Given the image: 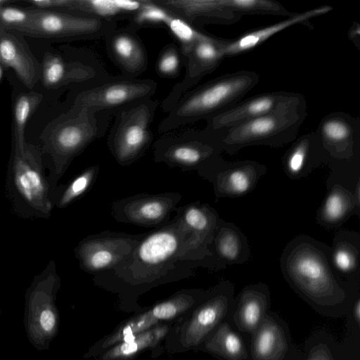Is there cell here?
Instances as JSON below:
<instances>
[{
	"mask_svg": "<svg viewBox=\"0 0 360 360\" xmlns=\"http://www.w3.org/2000/svg\"><path fill=\"white\" fill-rule=\"evenodd\" d=\"M112 116L110 112L72 105L44 129L39 148L49 162L52 191L72 159L106 133Z\"/></svg>",
	"mask_w": 360,
	"mask_h": 360,
	"instance_id": "1",
	"label": "cell"
},
{
	"mask_svg": "<svg viewBox=\"0 0 360 360\" xmlns=\"http://www.w3.org/2000/svg\"><path fill=\"white\" fill-rule=\"evenodd\" d=\"M259 81L253 71L240 70L218 77L185 94L169 110L158 127L168 132L207 120L240 101Z\"/></svg>",
	"mask_w": 360,
	"mask_h": 360,
	"instance_id": "2",
	"label": "cell"
},
{
	"mask_svg": "<svg viewBox=\"0 0 360 360\" xmlns=\"http://www.w3.org/2000/svg\"><path fill=\"white\" fill-rule=\"evenodd\" d=\"M39 148L26 143L12 147L6 178V196L12 212L22 219H48L53 207V193Z\"/></svg>",
	"mask_w": 360,
	"mask_h": 360,
	"instance_id": "3",
	"label": "cell"
},
{
	"mask_svg": "<svg viewBox=\"0 0 360 360\" xmlns=\"http://www.w3.org/2000/svg\"><path fill=\"white\" fill-rule=\"evenodd\" d=\"M60 286L55 262L51 260L26 290L23 323L27 340L37 351L48 350L58 333L60 314L56 301Z\"/></svg>",
	"mask_w": 360,
	"mask_h": 360,
	"instance_id": "4",
	"label": "cell"
},
{
	"mask_svg": "<svg viewBox=\"0 0 360 360\" xmlns=\"http://www.w3.org/2000/svg\"><path fill=\"white\" fill-rule=\"evenodd\" d=\"M307 115L306 101L252 119L219 134L221 146L283 143L294 139Z\"/></svg>",
	"mask_w": 360,
	"mask_h": 360,
	"instance_id": "5",
	"label": "cell"
},
{
	"mask_svg": "<svg viewBox=\"0 0 360 360\" xmlns=\"http://www.w3.org/2000/svg\"><path fill=\"white\" fill-rule=\"evenodd\" d=\"M158 101L152 98L117 110L108 138V146L120 162L136 158L151 142V125Z\"/></svg>",
	"mask_w": 360,
	"mask_h": 360,
	"instance_id": "6",
	"label": "cell"
},
{
	"mask_svg": "<svg viewBox=\"0 0 360 360\" xmlns=\"http://www.w3.org/2000/svg\"><path fill=\"white\" fill-rule=\"evenodd\" d=\"M158 89L157 82L126 75L112 77L85 87L73 95L72 105L114 114L131 103L151 98Z\"/></svg>",
	"mask_w": 360,
	"mask_h": 360,
	"instance_id": "7",
	"label": "cell"
},
{
	"mask_svg": "<svg viewBox=\"0 0 360 360\" xmlns=\"http://www.w3.org/2000/svg\"><path fill=\"white\" fill-rule=\"evenodd\" d=\"M116 21L65 11L32 9L29 35L37 37L92 40L103 38Z\"/></svg>",
	"mask_w": 360,
	"mask_h": 360,
	"instance_id": "8",
	"label": "cell"
},
{
	"mask_svg": "<svg viewBox=\"0 0 360 360\" xmlns=\"http://www.w3.org/2000/svg\"><path fill=\"white\" fill-rule=\"evenodd\" d=\"M110 76L101 62L91 52L79 51L66 60L59 54L48 52L41 65L44 86L57 89L70 85L80 88L96 84Z\"/></svg>",
	"mask_w": 360,
	"mask_h": 360,
	"instance_id": "9",
	"label": "cell"
},
{
	"mask_svg": "<svg viewBox=\"0 0 360 360\" xmlns=\"http://www.w3.org/2000/svg\"><path fill=\"white\" fill-rule=\"evenodd\" d=\"M226 42L227 40L209 35L188 46L180 47L185 75L162 101L161 106L165 112H168L202 77L217 68L224 58L222 49Z\"/></svg>",
	"mask_w": 360,
	"mask_h": 360,
	"instance_id": "10",
	"label": "cell"
},
{
	"mask_svg": "<svg viewBox=\"0 0 360 360\" xmlns=\"http://www.w3.org/2000/svg\"><path fill=\"white\" fill-rule=\"evenodd\" d=\"M303 101H305V98L302 94L293 92L280 91L258 94L240 101L207 119L205 129L221 134L252 119Z\"/></svg>",
	"mask_w": 360,
	"mask_h": 360,
	"instance_id": "11",
	"label": "cell"
},
{
	"mask_svg": "<svg viewBox=\"0 0 360 360\" xmlns=\"http://www.w3.org/2000/svg\"><path fill=\"white\" fill-rule=\"evenodd\" d=\"M221 143V135L203 129H178L166 132L155 143L158 155L170 162L193 165L200 162L212 149Z\"/></svg>",
	"mask_w": 360,
	"mask_h": 360,
	"instance_id": "12",
	"label": "cell"
},
{
	"mask_svg": "<svg viewBox=\"0 0 360 360\" xmlns=\"http://www.w3.org/2000/svg\"><path fill=\"white\" fill-rule=\"evenodd\" d=\"M103 39L109 58L124 75L138 77L146 70L148 56L136 30L116 27Z\"/></svg>",
	"mask_w": 360,
	"mask_h": 360,
	"instance_id": "13",
	"label": "cell"
},
{
	"mask_svg": "<svg viewBox=\"0 0 360 360\" xmlns=\"http://www.w3.org/2000/svg\"><path fill=\"white\" fill-rule=\"evenodd\" d=\"M226 310L224 297L212 299L194 310L176 332L177 349L185 351L199 346L219 324Z\"/></svg>",
	"mask_w": 360,
	"mask_h": 360,
	"instance_id": "14",
	"label": "cell"
},
{
	"mask_svg": "<svg viewBox=\"0 0 360 360\" xmlns=\"http://www.w3.org/2000/svg\"><path fill=\"white\" fill-rule=\"evenodd\" d=\"M0 63L12 68L18 78L32 89L41 77V65L19 35L0 25Z\"/></svg>",
	"mask_w": 360,
	"mask_h": 360,
	"instance_id": "15",
	"label": "cell"
},
{
	"mask_svg": "<svg viewBox=\"0 0 360 360\" xmlns=\"http://www.w3.org/2000/svg\"><path fill=\"white\" fill-rule=\"evenodd\" d=\"M328 5L319 6L300 13H294L288 18L262 28L245 33L235 40H227L222 51L224 58L245 53L259 46L277 33L296 25H304L309 20L330 12Z\"/></svg>",
	"mask_w": 360,
	"mask_h": 360,
	"instance_id": "16",
	"label": "cell"
},
{
	"mask_svg": "<svg viewBox=\"0 0 360 360\" xmlns=\"http://www.w3.org/2000/svg\"><path fill=\"white\" fill-rule=\"evenodd\" d=\"M169 331V324L160 323L129 340L107 349L94 358L96 360H134L142 352L155 348Z\"/></svg>",
	"mask_w": 360,
	"mask_h": 360,
	"instance_id": "17",
	"label": "cell"
},
{
	"mask_svg": "<svg viewBox=\"0 0 360 360\" xmlns=\"http://www.w3.org/2000/svg\"><path fill=\"white\" fill-rule=\"evenodd\" d=\"M142 3L143 0H69L63 11L116 21L130 18Z\"/></svg>",
	"mask_w": 360,
	"mask_h": 360,
	"instance_id": "18",
	"label": "cell"
},
{
	"mask_svg": "<svg viewBox=\"0 0 360 360\" xmlns=\"http://www.w3.org/2000/svg\"><path fill=\"white\" fill-rule=\"evenodd\" d=\"M160 323H162L154 317L150 309L131 317L122 322L111 333L93 345L84 354V357H96L107 349L129 340Z\"/></svg>",
	"mask_w": 360,
	"mask_h": 360,
	"instance_id": "19",
	"label": "cell"
},
{
	"mask_svg": "<svg viewBox=\"0 0 360 360\" xmlns=\"http://www.w3.org/2000/svg\"><path fill=\"white\" fill-rule=\"evenodd\" d=\"M316 137L328 146L350 144L359 136L360 124L358 119L345 112H333L321 121L314 131Z\"/></svg>",
	"mask_w": 360,
	"mask_h": 360,
	"instance_id": "20",
	"label": "cell"
},
{
	"mask_svg": "<svg viewBox=\"0 0 360 360\" xmlns=\"http://www.w3.org/2000/svg\"><path fill=\"white\" fill-rule=\"evenodd\" d=\"M178 246L176 234L171 231H160L150 235L139 245L136 256L143 265L156 266L169 260Z\"/></svg>",
	"mask_w": 360,
	"mask_h": 360,
	"instance_id": "21",
	"label": "cell"
},
{
	"mask_svg": "<svg viewBox=\"0 0 360 360\" xmlns=\"http://www.w3.org/2000/svg\"><path fill=\"white\" fill-rule=\"evenodd\" d=\"M286 350L283 330L274 320L267 317L258 328L252 343L255 360H281Z\"/></svg>",
	"mask_w": 360,
	"mask_h": 360,
	"instance_id": "22",
	"label": "cell"
},
{
	"mask_svg": "<svg viewBox=\"0 0 360 360\" xmlns=\"http://www.w3.org/2000/svg\"><path fill=\"white\" fill-rule=\"evenodd\" d=\"M121 243L115 240L91 241L83 244L79 256L88 269L100 270L111 266L121 258Z\"/></svg>",
	"mask_w": 360,
	"mask_h": 360,
	"instance_id": "23",
	"label": "cell"
},
{
	"mask_svg": "<svg viewBox=\"0 0 360 360\" xmlns=\"http://www.w3.org/2000/svg\"><path fill=\"white\" fill-rule=\"evenodd\" d=\"M205 348L226 360H244L247 357L243 341L226 323L220 324L214 333L206 339Z\"/></svg>",
	"mask_w": 360,
	"mask_h": 360,
	"instance_id": "24",
	"label": "cell"
},
{
	"mask_svg": "<svg viewBox=\"0 0 360 360\" xmlns=\"http://www.w3.org/2000/svg\"><path fill=\"white\" fill-rule=\"evenodd\" d=\"M43 95L30 91L18 94L13 103V147L22 149L25 147V129L26 124L40 104Z\"/></svg>",
	"mask_w": 360,
	"mask_h": 360,
	"instance_id": "25",
	"label": "cell"
},
{
	"mask_svg": "<svg viewBox=\"0 0 360 360\" xmlns=\"http://www.w3.org/2000/svg\"><path fill=\"white\" fill-rule=\"evenodd\" d=\"M295 271L304 283L305 288L316 296L326 292L328 281L323 265L311 255H304L297 259Z\"/></svg>",
	"mask_w": 360,
	"mask_h": 360,
	"instance_id": "26",
	"label": "cell"
},
{
	"mask_svg": "<svg viewBox=\"0 0 360 360\" xmlns=\"http://www.w3.org/2000/svg\"><path fill=\"white\" fill-rule=\"evenodd\" d=\"M172 15L153 0H143L140 8L129 18V25L136 30L143 27L165 26Z\"/></svg>",
	"mask_w": 360,
	"mask_h": 360,
	"instance_id": "27",
	"label": "cell"
},
{
	"mask_svg": "<svg viewBox=\"0 0 360 360\" xmlns=\"http://www.w3.org/2000/svg\"><path fill=\"white\" fill-rule=\"evenodd\" d=\"M264 302L259 297H246L240 303L236 314V323L244 331H254L264 314Z\"/></svg>",
	"mask_w": 360,
	"mask_h": 360,
	"instance_id": "28",
	"label": "cell"
},
{
	"mask_svg": "<svg viewBox=\"0 0 360 360\" xmlns=\"http://www.w3.org/2000/svg\"><path fill=\"white\" fill-rule=\"evenodd\" d=\"M193 297L187 294H179L153 307L150 310L154 317L165 323L183 315L194 304Z\"/></svg>",
	"mask_w": 360,
	"mask_h": 360,
	"instance_id": "29",
	"label": "cell"
},
{
	"mask_svg": "<svg viewBox=\"0 0 360 360\" xmlns=\"http://www.w3.org/2000/svg\"><path fill=\"white\" fill-rule=\"evenodd\" d=\"M32 10L4 6L0 9V25L6 30L29 35Z\"/></svg>",
	"mask_w": 360,
	"mask_h": 360,
	"instance_id": "30",
	"label": "cell"
},
{
	"mask_svg": "<svg viewBox=\"0 0 360 360\" xmlns=\"http://www.w3.org/2000/svg\"><path fill=\"white\" fill-rule=\"evenodd\" d=\"M181 60L180 48L176 44H169L165 46L156 60L157 75L167 79L177 77L181 69Z\"/></svg>",
	"mask_w": 360,
	"mask_h": 360,
	"instance_id": "31",
	"label": "cell"
},
{
	"mask_svg": "<svg viewBox=\"0 0 360 360\" xmlns=\"http://www.w3.org/2000/svg\"><path fill=\"white\" fill-rule=\"evenodd\" d=\"M168 207L166 202L160 199H148L133 204L129 214L138 221L151 222L162 218Z\"/></svg>",
	"mask_w": 360,
	"mask_h": 360,
	"instance_id": "32",
	"label": "cell"
},
{
	"mask_svg": "<svg viewBox=\"0 0 360 360\" xmlns=\"http://www.w3.org/2000/svg\"><path fill=\"white\" fill-rule=\"evenodd\" d=\"M165 27L178 39L181 45L180 47L188 46L209 36L198 31L193 25L174 14Z\"/></svg>",
	"mask_w": 360,
	"mask_h": 360,
	"instance_id": "33",
	"label": "cell"
},
{
	"mask_svg": "<svg viewBox=\"0 0 360 360\" xmlns=\"http://www.w3.org/2000/svg\"><path fill=\"white\" fill-rule=\"evenodd\" d=\"M94 174V168H91L76 177L67 186L59 198L54 201L53 205L63 208L81 195L89 187Z\"/></svg>",
	"mask_w": 360,
	"mask_h": 360,
	"instance_id": "34",
	"label": "cell"
},
{
	"mask_svg": "<svg viewBox=\"0 0 360 360\" xmlns=\"http://www.w3.org/2000/svg\"><path fill=\"white\" fill-rule=\"evenodd\" d=\"M315 137V132L306 134L300 137L297 141L295 147L291 151L288 166L293 173L299 172L303 167L310 143Z\"/></svg>",
	"mask_w": 360,
	"mask_h": 360,
	"instance_id": "35",
	"label": "cell"
},
{
	"mask_svg": "<svg viewBox=\"0 0 360 360\" xmlns=\"http://www.w3.org/2000/svg\"><path fill=\"white\" fill-rule=\"evenodd\" d=\"M345 209L344 200L338 193L331 194L324 207L326 217L330 221L338 220L343 214Z\"/></svg>",
	"mask_w": 360,
	"mask_h": 360,
	"instance_id": "36",
	"label": "cell"
},
{
	"mask_svg": "<svg viewBox=\"0 0 360 360\" xmlns=\"http://www.w3.org/2000/svg\"><path fill=\"white\" fill-rule=\"evenodd\" d=\"M184 219L189 227L202 231L207 226V219L205 214L196 207H191L184 214Z\"/></svg>",
	"mask_w": 360,
	"mask_h": 360,
	"instance_id": "37",
	"label": "cell"
},
{
	"mask_svg": "<svg viewBox=\"0 0 360 360\" xmlns=\"http://www.w3.org/2000/svg\"><path fill=\"white\" fill-rule=\"evenodd\" d=\"M219 250L224 257L234 259L238 252V244L235 236L232 234L224 235L219 240Z\"/></svg>",
	"mask_w": 360,
	"mask_h": 360,
	"instance_id": "38",
	"label": "cell"
},
{
	"mask_svg": "<svg viewBox=\"0 0 360 360\" xmlns=\"http://www.w3.org/2000/svg\"><path fill=\"white\" fill-rule=\"evenodd\" d=\"M229 183L231 191L236 193H245L250 186L248 176L240 170L234 171L231 174Z\"/></svg>",
	"mask_w": 360,
	"mask_h": 360,
	"instance_id": "39",
	"label": "cell"
},
{
	"mask_svg": "<svg viewBox=\"0 0 360 360\" xmlns=\"http://www.w3.org/2000/svg\"><path fill=\"white\" fill-rule=\"evenodd\" d=\"M28 2L40 10L63 11L69 0H32Z\"/></svg>",
	"mask_w": 360,
	"mask_h": 360,
	"instance_id": "40",
	"label": "cell"
},
{
	"mask_svg": "<svg viewBox=\"0 0 360 360\" xmlns=\"http://www.w3.org/2000/svg\"><path fill=\"white\" fill-rule=\"evenodd\" d=\"M336 266L342 271H347L352 266L353 261L351 255L345 250L338 251L334 257Z\"/></svg>",
	"mask_w": 360,
	"mask_h": 360,
	"instance_id": "41",
	"label": "cell"
},
{
	"mask_svg": "<svg viewBox=\"0 0 360 360\" xmlns=\"http://www.w3.org/2000/svg\"><path fill=\"white\" fill-rule=\"evenodd\" d=\"M307 360H333V359L328 348L319 345L311 351Z\"/></svg>",
	"mask_w": 360,
	"mask_h": 360,
	"instance_id": "42",
	"label": "cell"
},
{
	"mask_svg": "<svg viewBox=\"0 0 360 360\" xmlns=\"http://www.w3.org/2000/svg\"><path fill=\"white\" fill-rule=\"evenodd\" d=\"M354 314L358 323L360 321V301L358 300L354 308Z\"/></svg>",
	"mask_w": 360,
	"mask_h": 360,
	"instance_id": "43",
	"label": "cell"
},
{
	"mask_svg": "<svg viewBox=\"0 0 360 360\" xmlns=\"http://www.w3.org/2000/svg\"><path fill=\"white\" fill-rule=\"evenodd\" d=\"M8 2L6 0H0V9L5 6L4 5Z\"/></svg>",
	"mask_w": 360,
	"mask_h": 360,
	"instance_id": "44",
	"label": "cell"
},
{
	"mask_svg": "<svg viewBox=\"0 0 360 360\" xmlns=\"http://www.w3.org/2000/svg\"><path fill=\"white\" fill-rule=\"evenodd\" d=\"M3 65L1 64L0 63V81L2 78V76H3Z\"/></svg>",
	"mask_w": 360,
	"mask_h": 360,
	"instance_id": "45",
	"label": "cell"
},
{
	"mask_svg": "<svg viewBox=\"0 0 360 360\" xmlns=\"http://www.w3.org/2000/svg\"><path fill=\"white\" fill-rule=\"evenodd\" d=\"M1 306H0V316H1Z\"/></svg>",
	"mask_w": 360,
	"mask_h": 360,
	"instance_id": "46",
	"label": "cell"
}]
</instances>
